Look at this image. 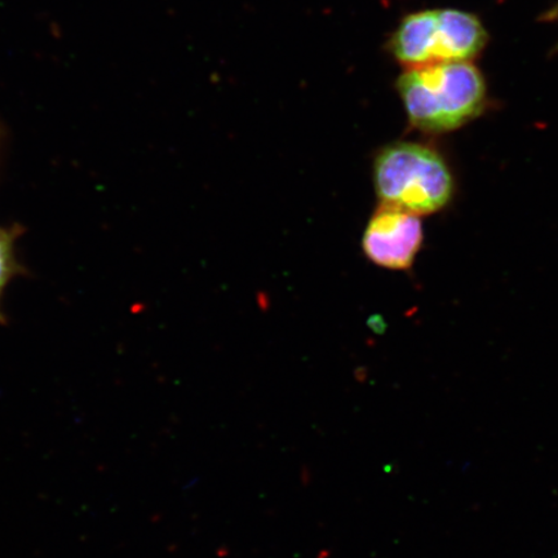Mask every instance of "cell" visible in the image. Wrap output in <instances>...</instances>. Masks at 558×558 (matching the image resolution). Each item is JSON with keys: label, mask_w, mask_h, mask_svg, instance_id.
<instances>
[{"label": "cell", "mask_w": 558, "mask_h": 558, "mask_svg": "<svg viewBox=\"0 0 558 558\" xmlns=\"http://www.w3.org/2000/svg\"><path fill=\"white\" fill-rule=\"evenodd\" d=\"M397 87L411 124L425 132L460 128L483 110L486 99L483 74L470 62L411 68Z\"/></svg>", "instance_id": "cell-1"}, {"label": "cell", "mask_w": 558, "mask_h": 558, "mask_svg": "<svg viewBox=\"0 0 558 558\" xmlns=\"http://www.w3.org/2000/svg\"><path fill=\"white\" fill-rule=\"evenodd\" d=\"M374 184L381 205L416 216L441 209L451 198L448 165L428 146L399 143L384 148L374 163Z\"/></svg>", "instance_id": "cell-2"}, {"label": "cell", "mask_w": 558, "mask_h": 558, "mask_svg": "<svg viewBox=\"0 0 558 558\" xmlns=\"http://www.w3.org/2000/svg\"><path fill=\"white\" fill-rule=\"evenodd\" d=\"M487 34L469 12L430 10L402 21L392 39L397 60L411 68L441 62H470L483 51Z\"/></svg>", "instance_id": "cell-3"}, {"label": "cell", "mask_w": 558, "mask_h": 558, "mask_svg": "<svg viewBox=\"0 0 558 558\" xmlns=\"http://www.w3.org/2000/svg\"><path fill=\"white\" fill-rule=\"evenodd\" d=\"M423 242L418 216L381 205L369 219L362 248L374 264L387 269H409Z\"/></svg>", "instance_id": "cell-4"}, {"label": "cell", "mask_w": 558, "mask_h": 558, "mask_svg": "<svg viewBox=\"0 0 558 558\" xmlns=\"http://www.w3.org/2000/svg\"><path fill=\"white\" fill-rule=\"evenodd\" d=\"M13 270L12 240L9 233L0 229V295L11 278Z\"/></svg>", "instance_id": "cell-5"}]
</instances>
